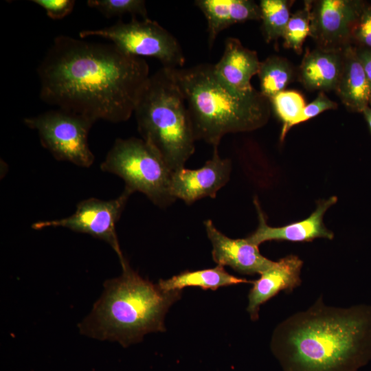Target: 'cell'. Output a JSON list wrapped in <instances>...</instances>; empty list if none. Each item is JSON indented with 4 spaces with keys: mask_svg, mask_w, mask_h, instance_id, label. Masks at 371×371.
Returning a JSON list of instances; mask_svg holds the SVG:
<instances>
[{
    "mask_svg": "<svg viewBox=\"0 0 371 371\" xmlns=\"http://www.w3.org/2000/svg\"><path fill=\"white\" fill-rule=\"evenodd\" d=\"M203 224L212 243V258L218 265L229 266L242 274L254 275L262 273L275 264L276 261L262 256L258 246L249 243L246 238L227 237L210 219Z\"/></svg>",
    "mask_w": 371,
    "mask_h": 371,
    "instance_id": "13",
    "label": "cell"
},
{
    "mask_svg": "<svg viewBox=\"0 0 371 371\" xmlns=\"http://www.w3.org/2000/svg\"><path fill=\"white\" fill-rule=\"evenodd\" d=\"M36 5L43 8L47 15L54 19L60 20L68 16L74 10V0H33Z\"/></svg>",
    "mask_w": 371,
    "mask_h": 371,
    "instance_id": "27",
    "label": "cell"
},
{
    "mask_svg": "<svg viewBox=\"0 0 371 371\" xmlns=\"http://www.w3.org/2000/svg\"><path fill=\"white\" fill-rule=\"evenodd\" d=\"M37 73L43 102L93 123L130 119L150 76L144 58L112 43L64 35L54 38Z\"/></svg>",
    "mask_w": 371,
    "mask_h": 371,
    "instance_id": "1",
    "label": "cell"
},
{
    "mask_svg": "<svg viewBox=\"0 0 371 371\" xmlns=\"http://www.w3.org/2000/svg\"><path fill=\"white\" fill-rule=\"evenodd\" d=\"M260 61L256 51L249 49L234 37L225 41L224 50L214 71L218 79L231 89L242 93L252 92V77L258 74Z\"/></svg>",
    "mask_w": 371,
    "mask_h": 371,
    "instance_id": "15",
    "label": "cell"
},
{
    "mask_svg": "<svg viewBox=\"0 0 371 371\" xmlns=\"http://www.w3.org/2000/svg\"><path fill=\"white\" fill-rule=\"evenodd\" d=\"M251 282L245 278L229 274L223 266L217 265L214 268L181 272L170 278L160 280L158 285L164 291H181L188 286L214 291L221 286Z\"/></svg>",
    "mask_w": 371,
    "mask_h": 371,
    "instance_id": "19",
    "label": "cell"
},
{
    "mask_svg": "<svg viewBox=\"0 0 371 371\" xmlns=\"http://www.w3.org/2000/svg\"><path fill=\"white\" fill-rule=\"evenodd\" d=\"M260 80V93L270 99L284 91L294 77L291 64L284 58L271 56L260 62L257 74Z\"/></svg>",
    "mask_w": 371,
    "mask_h": 371,
    "instance_id": "20",
    "label": "cell"
},
{
    "mask_svg": "<svg viewBox=\"0 0 371 371\" xmlns=\"http://www.w3.org/2000/svg\"><path fill=\"white\" fill-rule=\"evenodd\" d=\"M335 91L345 106L352 111L362 113L371 105V88L357 47L351 44L343 49L342 69Z\"/></svg>",
    "mask_w": 371,
    "mask_h": 371,
    "instance_id": "18",
    "label": "cell"
},
{
    "mask_svg": "<svg viewBox=\"0 0 371 371\" xmlns=\"http://www.w3.org/2000/svg\"><path fill=\"white\" fill-rule=\"evenodd\" d=\"M133 193L124 188L115 199L89 198L79 202L71 215L58 219L41 221L32 224L34 229L63 227L87 234L108 243L117 254L120 264L126 259L119 244L116 224Z\"/></svg>",
    "mask_w": 371,
    "mask_h": 371,
    "instance_id": "9",
    "label": "cell"
},
{
    "mask_svg": "<svg viewBox=\"0 0 371 371\" xmlns=\"http://www.w3.org/2000/svg\"><path fill=\"white\" fill-rule=\"evenodd\" d=\"M362 113L371 132V105L366 108Z\"/></svg>",
    "mask_w": 371,
    "mask_h": 371,
    "instance_id": "29",
    "label": "cell"
},
{
    "mask_svg": "<svg viewBox=\"0 0 371 371\" xmlns=\"http://www.w3.org/2000/svg\"><path fill=\"white\" fill-rule=\"evenodd\" d=\"M137 130L172 171L185 168L194 154L192 124L173 69L150 75L135 108Z\"/></svg>",
    "mask_w": 371,
    "mask_h": 371,
    "instance_id": "5",
    "label": "cell"
},
{
    "mask_svg": "<svg viewBox=\"0 0 371 371\" xmlns=\"http://www.w3.org/2000/svg\"><path fill=\"white\" fill-rule=\"evenodd\" d=\"M337 108V104L330 100L323 91H319L316 98L306 105L293 126L312 119L321 113Z\"/></svg>",
    "mask_w": 371,
    "mask_h": 371,
    "instance_id": "26",
    "label": "cell"
},
{
    "mask_svg": "<svg viewBox=\"0 0 371 371\" xmlns=\"http://www.w3.org/2000/svg\"><path fill=\"white\" fill-rule=\"evenodd\" d=\"M271 349L283 371H357L371 361V305L308 309L274 329Z\"/></svg>",
    "mask_w": 371,
    "mask_h": 371,
    "instance_id": "2",
    "label": "cell"
},
{
    "mask_svg": "<svg viewBox=\"0 0 371 371\" xmlns=\"http://www.w3.org/2000/svg\"><path fill=\"white\" fill-rule=\"evenodd\" d=\"M87 5L95 9L106 18L131 14L148 19L146 2L143 0H89Z\"/></svg>",
    "mask_w": 371,
    "mask_h": 371,
    "instance_id": "24",
    "label": "cell"
},
{
    "mask_svg": "<svg viewBox=\"0 0 371 371\" xmlns=\"http://www.w3.org/2000/svg\"><path fill=\"white\" fill-rule=\"evenodd\" d=\"M271 108L282 123L280 135L283 142L288 131L306 106L303 95L295 90H284L269 99Z\"/></svg>",
    "mask_w": 371,
    "mask_h": 371,
    "instance_id": "22",
    "label": "cell"
},
{
    "mask_svg": "<svg viewBox=\"0 0 371 371\" xmlns=\"http://www.w3.org/2000/svg\"><path fill=\"white\" fill-rule=\"evenodd\" d=\"M212 157L195 170L183 168L172 172L171 193L176 199L190 205L205 198H215L217 192L229 181L232 162L222 158L218 147H213Z\"/></svg>",
    "mask_w": 371,
    "mask_h": 371,
    "instance_id": "11",
    "label": "cell"
},
{
    "mask_svg": "<svg viewBox=\"0 0 371 371\" xmlns=\"http://www.w3.org/2000/svg\"><path fill=\"white\" fill-rule=\"evenodd\" d=\"M121 265L122 275L105 282L102 296L80 330L91 337L127 346L148 333L165 330V315L180 298L181 291L161 290L133 270L126 260Z\"/></svg>",
    "mask_w": 371,
    "mask_h": 371,
    "instance_id": "3",
    "label": "cell"
},
{
    "mask_svg": "<svg viewBox=\"0 0 371 371\" xmlns=\"http://www.w3.org/2000/svg\"><path fill=\"white\" fill-rule=\"evenodd\" d=\"M290 2L285 0H261L259 3L262 32L267 43L282 37L291 17Z\"/></svg>",
    "mask_w": 371,
    "mask_h": 371,
    "instance_id": "21",
    "label": "cell"
},
{
    "mask_svg": "<svg viewBox=\"0 0 371 371\" xmlns=\"http://www.w3.org/2000/svg\"><path fill=\"white\" fill-rule=\"evenodd\" d=\"M207 21V43L212 48L218 35L236 23L261 19L259 4L251 0H196Z\"/></svg>",
    "mask_w": 371,
    "mask_h": 371,
    "instance_id": "16",
    "label": "cell"
},
{
    "mask_svg": "<svg viewBox=\"0 0 371 371\" xmlns=\"http://www.w3.org/2000/svg\"><path fill=\"white\" fill-rule=\"evenodd\" d=\"M79 35L81 38H104L125 54L142 58H156L164 67L183 68L186 62L183 49L175 36L148 18H132L129 22L118 21L104 28L82 30Z\"/></svg>",
    "mask_w": 371,
    "mask_h": 371,
    "instance_id": "7",
    "label": "cell"
},
{
    "mask_svg": "<svg viewBox=\"0 0 371 371\" xmlns=\"http://www.w3.org/2000/svg\"><path fill=\"white\" fill-rule=\"evenodd\" d=\"M23 122L37 131L42 146L56 159L82 168L93 164L88 135L94 123L89 120L58 109L25 117Z\"/></svg>",
    "mask_w": 371,
    "mask_h": 371,
    "instance_id": "8",
    "label": "cell"
},
{
    "mask_svg": "<svg viewBox=\"0 0 371 371\" xmlns=\"http://www.w3.org/2000/svg\"><path fill=\"white\" fill-rule=\"evenodd\" d=\"M351 41L360 45L359 48L371 50V5L363 3L355 21L350 34Z\"/></svg>",
    "mask_w": 371,
    "mask_h": 371,
    "instance_id": "25",
    "label": "cell"
},
{
    "mask_svg": "<svg viewBox=\"0 0 371 371\" xmlns=\"http://www.w3.org/2000/svg\"><path fill=\"white\" fill-rule=\"evenodd\" d=\"M302 266L303 261L297 256L290 254L276 261L258 279L252 281L247 307L251 320L258 319L260 306L279 292L290 293L300 286Z\"/></svg>",
    "mask_w": 371,
    "mask_h": 371,
    "instance_id": "14",
    "label": "cell"
},
{
    "mask_svg": "<svg viewBox=\"0 0 371 371\" xmlns=\"http://www.w3.org/2000/svg\"><path fill=\"white\" fill-rule=\"evenodd\" d=\"M363 3L353 0H321L313 3L311 36L319 47L343 49L350 44L352 27Z\"/></svg>",
    "mask_w": 371,
    "mask_h": 371,
    "instance_id": "10",
    "label": "cell"
},
{
    "mask_svg": "<svg viewBox=\"0 0 371 371\" xmlns=\"http://www.w3.org/2000/svg\"><path fill=\"white\" fill-rule=\"evenodd\" d=\"M342 63L343 49H308L299 67L300 82L308 90L335 91Z\"/></svg>",
    "mask_w": 371,
    "mask_h": 371,
    "instance_id": "17",
    "label": "cell"
},
{
    "mask_svg": "<svg viewBox=\"0 0 371 371\" xmlns=\"http://www.w3.org/2000/svg\"><path fill=\"white\" fill-rule=\"evenodd\" d=\"M357 52L371 88V50L357 48Z\"/></svg>",
    "mask_w": 371,
    "mask_h": 371,
    "instance_id": "28",
    "label": "cell"
},
{
    "mask_svg": "<svg viewBox=\"0 0 371 371\" xmlns=\"http://www.w3.org/2000/svg\"><path fill=\"white\" fill-rule=\"evenodd\" d=\"M337 201V197L335 196L319 200L317 202L316 209L306 218L282 227H271L267 225L265 214L256 196L254 204L258 214V225L246 239L256 246L270 240L311 242L317 238L332 240L334 234L325 226L323 218L328 209Z\"/></svg>",
    "mask_w": 371,
    "mask_h": 371,
    "instance_id": "12",
    "label": "cell"
},
{
    "mask_svg": "<svg viewBox=\"0 0 371 371\" xmlns=\"http://www.w3.org/2000/svg\"><path fill=\"white\" fill-rule=\"evenodd\" d=\"M100 169L121 178L124 188L144 194L156 206L165 208L177 199L171 193L172 171L143 139H117Z\"/></svg>",
    "mask_w": 371,
    "mask_h": 371,
    "instance_id": "6",
    "label": "cell"
},
{
    "mask_svg": "<svg viewBox=\"0 0 371 371\" xmlns=\"http://www.w3.org/2000/svg\"><path fill=\"white\" fill-rule=\"evenodd\" d=\"M312 4L313 1H306L303 8L292 14L284 32V47L297 54L302 53L306 38L311 36Z\"/></svg>",
    "mask_w": 371,
    "mask_h": 371,
    "instance_id": "23",
    "label": "cell"
},
{
    "mask_svg": "<svg viewBox=\"0 0 371 371\" xmlns=\"http://www.w3.org/2000/svg\"><path fill=\"white\" fill-rule=\"evenodd\" d=\"M183 95L196 140L218 146L228 133L249 132L265 125L271 104L260 91H235L216 76L212 64L173 69Z\"/></svg>",
    "mask_w": 371,
    "mask_h": 371,
    "instance_id": "4",
    "label": "cell"
}]
</instances>
